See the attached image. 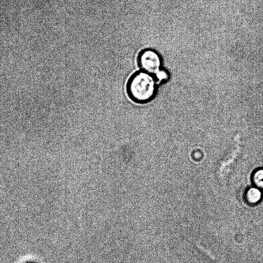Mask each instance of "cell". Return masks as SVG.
I'll return each instance as SVG.
<instances>
[{
    "label": "cell",
    "mask_w": 263,
    "mask_h": 263,
    "mask_svg": "<svg viewBox=\"0 0 263 263\" xmlns=\"http://www.w3.org/2000/svg\"><path fill=\"white\" fill-rule=\"evenodd\" d=\"M253 183L255 187L263 190V169L260 168L256 170L252 177Z\"/></svg>",
    "instance_id": "cell-4"
},
{
    "label": "cell",
    "mask_w": 263,
    "mask_h": 263,
    "mask_svg": "<svg viewBox=\"0 0 263 263\" xmlns=\"http://www.w3.org/2000/svg\"><path fill=\"white\" fill-rule=\"evenodd\" d=\"M141 69L149 74L155 75L162 69V60L160 54L152 49L142 50L138 58Z\"/></svg>",
    "instance_id": "cell-2"
},
{
    "label": "cell",
    "mask_w": 263,
    "mask_h": 263,
    "mask_svg": "<svg viewBox=\"0 0 263 263\" xmlns=\"http://www.w3.org/2000/svg\"><path fill=\"white\" fill-rule=\"evenodd\" d=\"M157 90L158 82L155 76L142 70L134 73L127 84L128 97L139 104L147 103L153 100Z\"/></svg>",
    "instance_id": "cell-1"
},
{
    "label": "cell",
    "mask_w": 263,
    "mask_h": 263,
    "mask_svg": "<svg viewBox=\"0 0 263 263\" xmlns=\"http://www.w3.org/2000/svg\"><path fill=\"white\" fill-rule=\"evenodd\" d=\"M158 83H164L168 80L170 75L168 72L165 69H161L155 75H154Z\"/></svg>",
    "instance_id": "cell-5"
},
{
    "label": "cell",
    "mask_w": 263,
    "mask_h": 263,
    "mask_svg": "<svg viewBox=\"0 0 263 263\" xmlns=\"http://www.w3.org/2000/svg\"><path fill=\"white\" fill-rule=\"evenodd\" d=\"M262 197L261 190L255 186L247 189L244 194V199L247 203L253 205L258 203Z\"/></svg>",
    "instance_id": "cell-3"
},
{
    "label": "cell",
    "mask_w": 263,
    "mask_h": 263,
    "mask_svg": "<svg viewBox=\"0 0 263 263\" xmlns=\"http://www.w3.org/2000/svg\"><path fill=\"white\" fill-rule=\"evenodd\" d=\"M196 247L202 252L205 254L207 256H208L211 259L214 260L215 259V256L209 250L205 248L202 245L199 243H196Z\"/></svg>",
    "instance_id": "cell-6"
}]
</instances>
